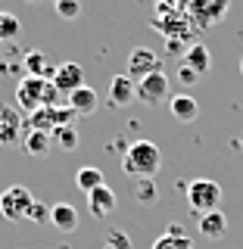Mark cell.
<instances>
[{"label":"cell","instance_id":"1","mask_svg":"<svg viewBox=\"0 0 243 249\" xmlns=\"http://www.w3.org/2000/svg\"><path fill=\"white\" fill-rule=\"evenodd\" d=\"M159 165H162V153L153 140H134L122 156V171L131 175V178H137V181L153 178L156 171H159Z\"/></svg>","mask_w":243,"mask_h":249},{"label":"cell","instance_id":"2","mask_svg":"<svg viewBox=\"0 0 243 249\" xmlns=\"http://www.w3.org/2000/svg\"><path fill=\"white\" fill-rule=\"evenodd\" d=\"M16 103L31 115L44 106H59V90L53 88L50 78H22L16 88Z\"/></svg>","mask_w":243,"mask_h":249},{"label":"cell","instance_id":"3","mask_svg":"<svg viewBox=\"0 0 243 249\" xmlns=\"http://www.w3.org/2000/svg\"><path fill=\"white\" fill-rule=\"evenodd\" d=\"M187 206L200 218L209 212H218V206H222V187L215 181H209V178H200V181L187 184Z\"/></svg>","mask_w":243,"mask_h":249},{"label":"cell","instance_id":"4","mask_svg":"<svg viewBox=\"0 0 243 249\" xmlns=\"http://www.w3.org/2000/svg\"><path fill=\"white\" fill-rule=\"evenodd\" d=\"M31 206H35V196H31V190L22 187V184H13L0 193V215H3L6 221H25Z\"/></svg>","mask_w":243,"mask_h":249},{"label":"cell","instance_id":"5","mask_svg":"<svg viewBox=\"0 0 243 249\" xmlns=\"http://www.w3.org/2000/svg\"><path fill=\"white\" fill-rule=\"evenodd\" d=\"M137 100H144L147 106H162L166 100H171V84L166 72H153L137 81Z\"/></svg>","mask_w":243,"mask_h":249},{"label":"cell","instance_id":"6","mask_svg":"<svg viewBox=\"0 0 243 249\" xmlns=\"http://www.w3.org/2000/svg\"><path fill=\"white\" fill-rule=\"evenodd\" d=\"M50 81L59 93H75L78 88H84V69L78 62H62V66L53 69Z\"/></svg>","mask_w":243,"mask_h":249},{"label":"cell","instance_id":"7","mask_svg":"<svg viewBox=\"0 0 243 249\" xmlns=\"http://www.w3.org/2000/svg\"><path fill=\"white\" fill-rule=\"evenodd\" d=\"M153 72H159V56L150 50V47H134L131 50V56H128V78H147V75H153Z\"/></svg>","mask_w":243,"mask_h":249},{"label":"cell","instance_id":"8","mask_svg":"<svg viewBox=\"0 0 243 249\" xmlns=\"http://www.w3.org/2000/svg\"><path fill=\"white\" fill-rule=\"evenodd\" d=\"M137 100V84L134 78L128 75H115L112 81H109V103L112 106H128Z\"/></svg>","mask_w":243,"mask_h":249},{"label":"cell","instance_id":"9","mask_svg":"<svg viewBox=\"0 0 243 249\" xmlns=\"http://www.w3.org/2000/svg\"><path fill=\"white\" fill-rule=\"evenodd\" d=\"M88 209H91V215L93 218H109L112 215V209H115V193L109 190V187H97V190H91L88 193Z\"/></svg>","mask_w":243,"mask_h":249},{"label":"cell","instance_id":"10","mask_svg":"<svg viewBox=\"0 0 243 249\" xmlns=\"http://www.w3.org/2000/svg\"><path fill=\"white\" fill-rule=\"evenodd\" d=\"M19 131H22L19 109L0 103V143H16V140H19Z\"/></svg>","mask_w":243,"mask_h":249},{"label":"cell","instance_id":"11","mask_svg":"<svg viewBox=\"0 0 243 249\" xmlns=\"http://www.w3.org/2000/svg\"><path fill=\"white\" fill-rule=\"evenodd\" d=\"M50 224L62 233H72V231H78V212L69 202H56V206L50 209Z\"/></svg>","mask_w":243,"mask_h":249},{"label":"cell","instance_id":"12","mask_svg":"<svg viewBox=\"0 0 243 249\" xmlns=\"http://www.w3.org/2000/svg\"><path fill=\"white\" fill-rule=\"evenodd\" d=\"M97 103H100V97L93 88H78L75 93H69V109L75 115H91L97 109Z\"/></svg>","mask_w":243,"mask_h":249},{"label":"cell","instance_id":"13","mask_svg":"<svg viewBox=\"0 0 243 249\" xmlns=\"http://www.w3.org/2000/svg\"><path fill=\"white\" fill-rule=\"evenodd\" d=\"M200 233L209 240H222L224 233H228V215L218 209V212H209L200 218Z\"/></svg>","mask_w":243,"mask_h":249},{"label":"cell","instance_id":"14","mask_svg":"<svg viewBox=\"0 0 243 249\" xmlns=\"http://www.w3.org/2000/svg\"><path fill=\"white\" fill-rule=\"evenodd\" d=\"M171 115H175L178 122H197L200 119V103L190 93H178V97H171Z\"/></svg>","mask_w":243,"mask_h":249},{"label":"cell","instance_id":"15","mask_svg":"<svg viewBox=\"0 0 243 249\" xmlns=\"http://www.w3.org/2000/svg\"><path fill=\"white\" fill-rule=\"evenodd\" d=\"M184 66L190 69V72H197V75H206L209 66H212V56H209V50L203 44H190L187 53H184Z\"/></svg>","mask_w":243,"mask_h":249},{"label":"cell","instance_id":"16","mask_svg":"<svg viewBox=\"0 0 243 249\" xmlns=\"http://www.w3.org/2000/svg\"><path fill=\"white\" fill-rule=\"evenodd\" d=\"M22 146H25L28 156H35V159H44V156L50 153L53 140H50V134H44V131H28V134L22 137Z\"/></svg>","mask_w":243,"mask_h":249},{"label":"cell","instance_id":"17","mask_svg":"<svg viewBox=\"0 0 243 249\" xmlns=\"http://www.w3.org/2000/svg\"><path fill=\"white\" fill-rule=\"evenodd\" d=\"M22 62H25L28 78H50V75H53V66L47 62V56H44L41 50H28Z\"/></svg>","mask_w":243,"mask_h":249},{"label":"cell","instance_id":"18","mask_svg":"<svg viewBox=\"0 0 243 249\" xmlns=\"http://www.w3.org/2000/svg\"><path fill=\"white\" fill-rule=\"evenodd\" d=\"M50 140L59 146V150L72 153V150H78V140H81V137H78V128H75V124H62V128H56L50 134Z\"/></svg>","mask_w":243,"mask_h":249},{"label":"cell","instance_id":"19","mask_svg":"<svg viewBox=\"0 0 243 249\" xmlns=\"http://www.w3.org/2000/svg\"><path fill=\"white\" fill-rule=\"evenodd\" d=\"M75 184L81 187L84 193H91V190H97V187H103V171L93 168V165H84V168H78Z\"/></svg>","mask_w":243,"mask_h":249},{"label":"cell","instance_id":"20","mask_svg":"<svg viewBox=\"0 0 243 249\" xmlns=\"http://www.w3.org/2000/svg\"><path fill=\"white\" fill-rule=\"evenodd\" d=\"M22 35V22L16 19L13 13H3L0 10V41H13V37Z\"/></svg>","mask_w":243,"mask_h":249},{"label":"cell","instance_id":"21","mask_svg":"<svg viewBox=\"0 0 243 249\" xmlns=\"http://www.w3.org/2000/svg\"><path fill=\"white\" fill-rule=\"evenodd\" d=\"M156 196H159V187H156L153 178H147V181H137V187H134V199L140 202V206H150V202H156Z\"/></svg>","mask_w":243,"mask_h":249},{"label":"cell","instance_id":"22","mask_svg":"<svg viewBox=\"0 0 243 249\" xmlns=\"http://www.w3.org/2000/svg\"><path fill=\"white\" fill-rule=\"evenodd\" d=\"M206 10V22H215L228 13V0H200V13Z\"/></svg>","mask_w":243,"mask_h":249},{"label":"cell","instance_id":"23","mask_svg":"<svg viewBox=\"0 0 243 249\" xmlns=\"http://www.w3.org/2000/svg\"><path fill=\"white\" fill-rule=\"evenodd\" d=\"M153 249H193V240L190 237H168V233H162V237L153 243Z\"/></svg>","mask_w":243,"mask_h":249},{"label":"cell","instance_id":"24","mask_svg":"<svg viewBox=\"0 0 243 249\" xmlns=\"http://www.w3.org/2000/svg\"><path fill=\"white\" fill-rule=\"evenodd\" d=\"M78 13H81V0H56L59 19H78Z\"/></svg>","mask_w":243,"mask_h":249},{"label":"cell","instance_id":"25","mask_svg":"<svg viewBox=\"0 0 243 249\" xmlns=\"http://www.w3.org/2000/svg\"><path fill=\"white\" fill-rule=\"evenodd\" d=\"M106 246L109 249H131V240L122 231H106Z\"/></svg>","mask_w":243,"mask_h":249},{"label":"cell","instance_id":"26","mask_svg":"<svg viewBox=\"0 0 243 249\" xmlns=\"http://www.w3.org/2000/svg\"><path fill=\"white\" fill-rule=\"evenodd\" d=\"M28 221H35V224L50 221V209H47L44 202H37V199H35V206H31V212H28Z\"/></svg>","mask_w":243,"mask_h":249},{"label":"cell","instance_id":"27","mask_svg":"<svg viewBox=\"0 0 243 249\" xmlns=\"http://www.w3.org/2000/svg\"><path fill=\"white\" fill-rule=\"evenodd\" d=\"M178 75H181V84H193V81H197V72H190V69H187V66H181V72H178Z\"/></svg>","mask_w":243,"mask_h":249},{"label":"cell","instance_id":"28","mask_svg":"<svg viewBox=\"0 0 243 249\" xmlns=\"http://www.w3.org/2000/svg\"><path fill=\"white\" fill-rule=\"evenodd\" d=\"M166 233H168V237H187V231L181 228V224H168V231H166Z\"/></svg>","mask_w":243,"mask_h":249},{"label":"cell","instance_id":"29","mask_svg":"<svg viewBox=\"0 0 243 249\" xmlns=\"http://www.w3.org/2000/svg\"><path fill=\"white\" fill-rule=\"evenodd\" d=\"M240 72H243V59H240Z\"/></svg>","mask_w":243,"mask_h":249},{"label":"cell","instance_id":"30","mask_svg":"<svg viewBox=\"0 0 243 249\" xmlns=\"http://www.w3.org/2000/svg\"><path fill=\"white\" fill-rule=\"evenodd\" d=\"M28 3H37V0H28Z\"/></svg>","mask_w":243,"mask_h":249},{"label":"cell","instance_id":"31","mask_svg":"<svg viewBox=\"0 0 243 249\" xmlns=\"http://www.w3.org/2000/svg\"><path fill=\"white\" fill-rule=\"evenodd\" d=\"M240 146H243V140H240Z\"/></svg>","mask_w":243,"mask_h":249},{"label":"cell","instance_id":"32","mask_svg":"<svg viewBox=\"0 0 243 249\" xmlns=\"http://www.w3.org/2000/svg\"><path fill=\"white\" fill-rule=\"evenodd\" d=\"M103 249H109V246H103Z\"/></svg>","mask_w":243,"mask_h":249}]
</instances>
